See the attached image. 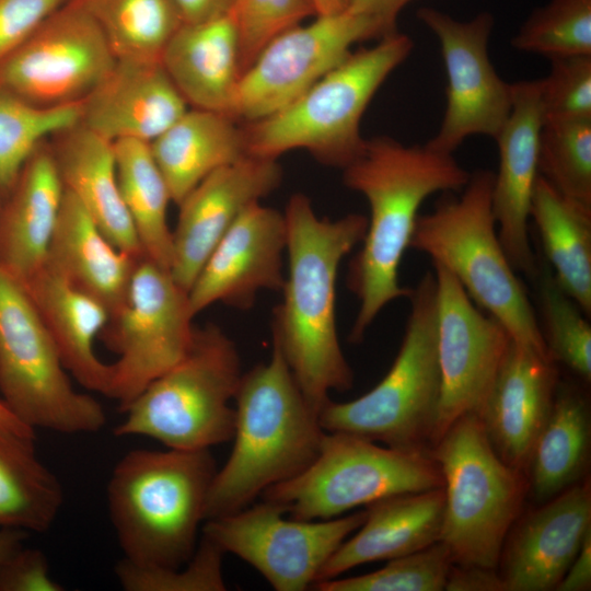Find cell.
Here are the masks:
<instances>
[{
    "mask_svg": "<svg viewBox=\"0 0 591 591\" xmlns=\"http://www.w3.org/2000/svg\"><path fill=\"white\" fill-rule=\"evenodd\" d=\"M538 173L564 196L591 207V118L544 121Z\"/></svg>",
    "mask_w": 591,
    "mask_h": 591,
    "instance_id": "74e56055",
    "label": "cell"
},
{
    "mask_svg": "<svg viewBox=\"0 0 591 591\" xmlns=\"http://www.w3.org/2000/svg\"><path fill=\"white\" fill-rule=\"evenodd\" d=\"M115 60L83 0H68L0 63V86L37 106L82 102Z\"/></svg>",
    "mask_w": 591,
    "mask_h": 591,
    "instance_id": "5bb4252c",
    "label": "cell"
},
{
    "mask_svg": "<svg viewBox=\"0 0 591 591\" xmlns=\"http://www.w3.org/2000/svg\"><path fill=\"white\" fill-rule=\"evenodd\" d=\"M417 16L440 44L448 81L442 121L427 144L453 154L468 137L495 140L510 114L512 90L489 58L493 14L483 11L462 21L424 7L418 9Z\"/></svg>",
    "mask_w": 591,
    "mask_h": 591,
    "instance_id": "2e32d148",
    "label": "cell"
},
{
    "mask_svg": "<svg viewBox=\"0 0 591 591\" xmlns=\"http://www.w3.org/2000/svg\"><path fill=\"white\" fill-rule=\"evenodd\" d=\"M287 228L283 212L251 205L225 232L188 291L196 316L215 303L251 309L259 291H281Z\"/></svg>",
    "mask_w": 591,
    "mask_h": 591,
    "instance_id": "d6986e66",
    "label": "cell"
},
{
    "mask_svg": "<svg viewBox=\"0 0 591 591\" xmlns=\"http://www.w3.org/2000/svg\"><path fill=\"white\" fill-rule=\"evenodd\" d=\"M366 510L326 520H298L278 506L256 505L205 521L201 534L256 569L277 591L313 587L326 561L363 523Z\"/></svg>",
    "mask_w": 591,
    "mask_h": 591,
    "instance_id": "4fadbf2b",
    "label": "cell"
},
{
    "mask_svg": "<svg viewBox=\"0 0 591 591\" xmlns=\"http://www.w3.org/2000/svg\"><path fill=\"white\" fill-rule=\"evenodd\" d=\"M0 426L25 438H35L34 429L18 420L0 398Z\"/></svg>",
    "mask_w": 591,
    "mask_h": 591,
    "instance_id": "816d5d0a",
    "label": "cell"
},
{
    "mask_svg": "<svg viewBox=\"0 0 591 591\" xmlns=\"http://www.w3.org/2000/svg\"><path fill=\"white\" fill-rule=\"evenodd\" d=\"M81 118L82 102L37 106L0 86V196H7L48 136L76 127Z\"/></svg>",
    "mask_w": 591,
    "mask_h": 591,
    "instance_id": "d590c367",
    "label": "cell"
},
{
    "mask_svg": "<svg viewBox=\"0 0 591 591\" xmlns=\"http://www.w3.org/2000/svg\"><path fill=\"white\" fill-rule=\"evenodd\" d=\"M113 146L121 198L143 256L170 270L173 244L166 211L172 199L150 144L126 138Z\"/></svg>",
    "mask_w": 591,
    "mask_h": 591,
    "instance_id": "836d02e7",
    "label": "cell"
},
{
    "mask_svg": "<svg viewBox=\"0 0 591 591\" xmlns=\"http://www.w3.org/2000/svg\"><path fill=\"white\" fill-rule=\"evenodd\" d=\"M591 587V534L557 584V591H586Z\"/></svg>",
    "mask_w": 591,
    "mask_h": 591,
    "instance_id": "c3c4849f",
    "label": "cell"
},
{
    "mask_svg": "<svg viewBox=\"0 0 591 591\" xmlns=\"http://www.w3.org/2000/svg\"><path fill=\"white\" fill-rule=\"evenodd\" d=\"M444 590L506 591V587L497 568L453 564Z\"/></svg>",
    "mask_w": 591,
    "mask_h": 591,
    "instance_id": "bcb514c9",
    "label": "cell"
},
{
    "mask_svg": "<svg viewBox=\"0 0 591 591\" xmlns=\"http://www.w3.org/2000/svg\"><path fill=\"white\" fill-rule=\"evenodd\" d=\"M540 80L544 121L591 118V55L549 58Z\"/></svg>",
    "mask_w": 591,
    "mask_h": 591,
    "instance_id": "7bdbcfd3",
    "label": "cell"
},
{
    "mask_svg": "<svg viewBox=\"0 0 591 591\" xmlns=\"http://www.w3.org/2000/svg\"><path fill=\"white\" fill-rule=\"evenodd\" d=\"M234 402V443L212 478L205 521L240 511L302 473L325 432L274 344L267 362L242 374Z\"/></svg>",
    "mask_w": 591,
    "mask_h": 591,
    "instance_id": "3957f363",
    "label": "cell"
},
{
    "mask_svg": "<svg viewBox=\"0 0 591 591\" xmlns=\"http://www.w3.org/2000/svg\"><path fill=\"white\" fill-rule=\"evenodd\" d=\"M541 334L549 358L583 381L591 380V326L579 305L563 291L548 265L537 268Z\"/></svg>",
    "mask_w": 591,
    "mask_h": 591,
    "instance_id": "8d00e7d4",
    "label": "cell"
},
{
    "mask_svg": "<svg viewBox=\"0 0 591 591\" xmlns=\"http://www.w3.org/2000/svg\"><path fill=\"white\" fill-rule=\"evenodd\" d=\"M223 551L201 534L194 554L179 567L141 565L123 558L115 567L126 591H223Z\"/></svg>",
    "mask_w": 591,
    "mask_h": 591,
    "instance_id": "60d3db41",
    "label": "cell"
},
{
    "mask_svg": "<svg viewBox=\"0 0 591 591\" xmlns=\"http://www.w3.org/2000/svg\"><path fill=\"white\" fill-rule=\"evenodd\" d=\"M22 286L67 371L88 391L107 396L112 364L95 351V340L109 320L107 310L46 266Z\"/></svg>",
    "mask_w": 591,
    "mask_h": 591,
    "instance_id": "83f0119b",
    "label": "cell"
},
{
    "mask_svg": "<svg viewBox=\"0 0 591 591\" xmlns=\"http://www.w3.org/2000/svg\"><path fill=\"white\" fill-rule=\"evenodd\" d=\"M432 453L443 476L440 542L453 564L498 568L525 497L523 473L498 456L476 413L456 419Z\"/></svg>",
    "mask_w": 591,
    "mask_h": 591,
    "instance_id": "9c48e42d",
    "label": "cell"
},
{
    "mask_svg": "<svg viewBox=\"0 0 591 591\" xmlns=\"http://www.w3.org/2000/svg\"><path fill=\"white\" fill-rule=\"evenodd\" d=\"M230 11L239 36L242 73L270 40L316 15L312 0H234Z\"/></svg>",
    "mask_w": 591,
    "mask_h": 591,
    "instance_id": "b9f144b4",
    "label": "cell"
},
{
    "mask_svg": "<svg viewBox=\"0 0 591 591\" xmlns=\"http://www.w3.org/2000/svg\"><path fill=\"white\" fill-rule=\"evenodd\" d=\"M316 15L336 14L349 8L350 0H312Z\"/></svg>",
    "mask_w": 591,
    "mask_h": 591,
    "instance_id": "f5cc1de1",
    "label": "cell"
},
{
    "mask_svg": "<svg viewBox=\"0 0 591 591\" xmlns=\"http://www.w3.org/2000/svg\"><path fill=\"white\" fill-rule=\"evenodd\" d=\"M453 565L449 549L437 542L421 551L389 559L379 570L316 582L318 591H442Z\"/></svg>",
    "mask_w": 591,
    "mask_h": 591,
    "instance_id": "ab89813d",
    "label": "cell"
},
{
    "mask_svg": "<svg viewBox=\"0 0 591 591\" xmlns=\"http://www.w3.org/2000/svg\"><path fill=\"white\" fill-rule=\"evenodd\" d=\"M60 135L50 148L65 189L78 199L117 248L143 256L121 198L113 142L82 124Z\"/></svg>",
    "mask_w": 591,
    "mask_h": 591,
    "instance_id": "f1b7e54d",
    "label": "cell"
},
{
    "mask_svg": "<svg viewBox=\"0 0 591 591\" xmlns=\"http://www.w3.org/2000/svg\"><path fill=\"white\" fill-rule=\"evenodd\" d=\"M1 204H2V202L0 201V209H1Z\"/></svg>",
    "mask_w": 591,
    "mask_h": 591,
    "instance_id": "db71d44e",
    "label": "cell"
},
{
    "mask_svg": "<svg viewBox=\"0 0 591 591\" xmlns=\"http://www.w3.org/2000/svg\"><path fill=\"white\" fill-rule=\"evenodd\" d=\"M591 534L590 483H577L524 515L499 563L506 591L555 590Z\"/></svg>",
    "mask_w": 591,
    "mask_h": 591,
    "instance_id": "44dd1931",
    "label": "cell"
},
{
    "mask_svg": "<svg viewBox=\"0 0 591 591\" xmlns=\"http://www.w3.org/2000/svg\"><path fill=\"white\" fill-rule=\"evenodd\" d=\"M470 175L451 153L387 136L367 139L361 153L343 169L344 184L362 195L370 209L362 245L346 277L359 302L351 343L363 340L387 304L409 296L412 288L398 282V269L422 202L439 192H460Z\"/></svg>",
    "mask_w": 591,
    "mask_h": 591,
    "instance_id": "7a4b0ae2",
    "label": "cell"
},
{
    "mask_svg": "<svg viewBox=\"0 0 591 591\" xmlns=\"http://www.w3.org/2000/svg\"><path fill=\"white\" fill-rule=\"evenodd\" d=\"M283 216L288 274L273 314V344L318 414L329 392L352 387L336 327V280L343 259L362 242L368 219L361 213L321 218L301 193L289 198Z\"/></svg>",
    "mask_w": 591,
    "mask_h": 591,
    "instance_id": "6da1fadb",
    "label": "cell"
},
{
    "mask_svg": "<svg viewBox=\"0 0 591 591\" xmlns=\"http://www.w3.org/2000/svg\"><path fill=\"white\" fill-rule=\"evenodd\" d=\"M50 575L45 554L22 546L0 564V591H62Z\"/></svg>",
    "mask_w": 591,
    "mask_h": 591,
    "instance_id": "f6af8a7d",
    "label": "cell"
},
{
    "mask_svg": "<svg viewBox=\"0 0 591 591\" xmlns=\"http://www.w3.org/2000/svg\"><path fill=\"white\" fill-rule=\"evenodd\" d=\"M65 187L51 148L40 144L0 209V270L25 285L46 264Z\"/></svg>",
    "mask_w": 591,
    "mask_h": 591,
    "instance_id": "cb8c5ba5",
    "label": "cell"
},
{
    "mask_svg": "<svg viewBox=\"0 0 591 591\" xmlns=\"http://www.w3.org/2000/svg\"><path fill=\"white\" fill-rule=\"evenodd\" d=\"M432 265L441 373V401L431 441L433 447L456 419L477 413L512 337L499 321L482 312L450 271Z\"/></svg>",
    "mask_w": 591,
    "mask_h": 591,
    "instance_id": "e0dca14e",
    "label": "cell"
},
{
    "mask_svg": "<svg viewBox=\"0 0 591 591\" xmlns=\"http://www.w3.org/2000/svg\"><path fill=\"white\" fill-rule=\"evenodd\" d=\"M559 381L551 358L512 339L476 413L498 456L522 473L549 415Z\"/></svg>",
    "mask_w": 591,
    "mask_h": 591,
    "instance_id": "7402d4cb",
    "label": "cell"
},
{
    "mask_svg": "<svg viewBox=\"0 0 591 591\" xmlns=\"http://www.w3.org/2000/svg\"><path fill=\"white\" fill-rule=\"evenodd\" d=\"M530 218L558 286L591 315V207L572 200L537 176Z\"/></svg>",
    "mask_w": 591,
    "mask_h": 591,
    "instance_id": "1f68e13d",
    "label": "cell"
},
{
    "mask_svg": "<svg viewBox=\"0 0 591 591\" xmlns=\"http://www.w3.org/2000/svg\"><path fill=\"white\" fill-rule=\"evenodd\" d=\"M407 299L405 333L389 372L356 399L329 398L318 412L325 431L394 448H430L441 401L433 270L424 274Z\"/></svg>",
    "mask_w": 591,
    "mask_h": 591,
    "instance_id": "ba28073f",
    "label": "cell"
},
{
    "mask_svg": "<svg viewBox=\"0 0 591 591\" xmlns=\"http://www.w3.org/2000/svg\"><path fill=\"white\" fill-rule=\"evenodd\" d=\"M413 1L416 0H350L348 9L369 18L382 38L397 32V18Z\"/></svg>",
    "mask_w": 591,
    "mask_h": 591,
    "instance_id": "7dc6e473",
    "label": "cell"
},
{
    "mask_svg": "<svg viewBox=\"0 0 591 591\" xmlns=\"http://www.w3.org/2000/svg\"><path fill=\"white\" fill-rule=\"evenodd\" d=\"M27 532L16 529H0V564L23 546Z\"/></svg>",
    "mask_w": 591,
    "mask_h": 591,
    "instance_id": "f907efd6",
    "label": "cell"
},
{
    "mask_svg": "<svg viewBox=\"0 0 591 591\" xmlns=\"http://www.w3.org/2000/svg\"><path fill=\"white\" fill-rule=\"evenodd\" d=\"M160 61L188 106L231 117L242 76L231 11L207 21L183 23Z\"/></svg>",
    "mask_w": 591,
    "mask_h": 591,
    "instance_id": "484cf974",
    "label": "cell"
},
{
    "mask_svg": "<svg viewBox=\"0 0 591 591\" xmlns=\"http://www.w3.org/2000/svg\"><path fill=\"white\" fill-rule=\"evenodd\" d=\"M194 317L188 291L169 269L142 256L124 305L102 332L118 356L111 363L107 397L120 410L188 352L196 332Z\"/></svg>",
    "mask_w": 591,
    "mask_h": 591,
    "instance_id": "7c38bea8",
    "label": "cell"
},
{
    "mask_svg": "<svg viewBox=\"0 0 591 591\" xmlns=\"http://www.w3.org/2000/svg\"><path fill=\"white\" fill-rule=\"evenodd\" d=\"M413 48V39L397 31L351 51L292 103L242 126L247 154L278 160L305 150L343 170L364 147L360 124L371 100Z\"/></svg>",
    "mask_w": 591,
    "mask_h": 591,
    "instance_id": "8992f818",
    "label": "cell"
},
{
    "mask_svg": "<svg viewBox=\"0 0 591 591\" xmlns=\"http://www.w3.org/2000/svg\"><path fill=\"white\" fill-rule=\"evenodd\" d=\"M511 45L548 59L591 55V0H548L531 12Z\"/></svg>",
    "mask_w": 591,
    "mask_h": 591,
    "instance_id": "f35d334b",
    "label": "cell"
},
{
    "mask_svg": "<svg viewBox=\"0 0 591 591\" xmlns=\"http://www.w3.org/2000/svg\"><path fill=\"white\" fill-rule=\"evenodd\" d=\"M242 374L234 341L216 324L196 327L188 352L121 410L114 433L186 451L228 442L235 425L230 403Z\"/></svg>",
    "mask_w": 591,
    "mask_h": 591,
    "instance_id": "52a82bcc",
    "label": "cell"
},
{
    "mask_svg": "<svg viewBox=\"0 0 591 591\" xmlns=\"http://www.w3.org/2000/svg\"><path fill=\"white\" fill-rule=\"evenodd\" d=\"M68 0H0V63Z\"/></svg>",
    "mask_w": 591,
    "mask_h": 591,
    "instance_id": "ee69618b",
    "label": "cell"
},
{
    "mask_svg": "<svg viewBox=\"0 0 591 591\" xmlns=\"http://www.w3.org/2000/svg\"><path fill=\"white\" fill-rule=\"evenodd\" d=\"M116 59L160 61L183 24L173 0H83Z\"/></svg>",
    "mask_w": 591,
    "mask_h": 591,
    "instance_id": "e575fe53",
    "label": "cell"
},
{
    "mask_svg": "<svg viewBox=\"0 0 591 591\" xmlns=\"http://www.w3.org/2000/svg\"><path fill=\"white\" fill-rule=\"evenodd\" d=\"M493 185V171L472 173L459 196L448 194L432 211L418 215L409 248L450 271L513 340L549 358L535 310L497 233Z\"/></svg>",
    "mask_w": 591,
    "mask_h": 591,
    "instance_id": "5b68a950",
    "label": "cell"
},
{
    "mask_svg": "<svg viewBox=\"0 0 591 591\" xmlns=\"http://www.w3.org/2000/svg\"><path fill=\"white\" fill-rule=\"evenodd\" d=\"M314 18L270 40L242 73L234 120L246 124L279 112L340 63L354 45L380 39L375 24L350 9Z\"/></svg>",
    "mask_w": 591,
    "mask_h": 591,
    "instance_id": "9a60e30c",
    "label": "cell"
},
{
    "mask_svg": "<svg viewBox=\"0 0 591 591\" xmlns=\"http://www.w3.org/2000/svg\"><path fill=\"white\" fill-rule=\"evenodd\" d=\"M510 114L495 139L493 211L497 233L517 273L534 277L537 264L529 236L530 206L538 173L540 135L544 124L540 80L511 83Z\"/></svg>",
    "mask_w": 591,
    "mask_h": 591,
    "instance_id": "ffe728a7",
    "label": "cell"
},
{
    "mask_svg": "<svg viewBox=\"0 0 591 591\" xmlns=\"http://www.w3.org/2000/svg\"><path fill=\"white\" fill-rule=\"evenodd\" d=\"M183 23H198L228 13L234 0H173Z\"/></svg>",
    "mask_w": 591,
    "mask_h": 591,
    "instance_id": "681fc988",
    "label": "cell"
},
{
    "mask_svg": "<svg viewBox=\"0 0 591 591\" xmlns=\"http://www.w3.org/2000/svg\"><path fill=\"white\" fill-rule=\"evenodd\" d=\"M33 441L0 426V529L45 532L61 509V484Z\"/></svg>",
    "mask_w": 591,
    "mask_h": 591,
    "instance_id": "d6a6232c",
    "label": "cell"
},
{
    "mask_svg": "<svg viewBox=\"0 0 591 591\" xmlns=\"http://www.w3.org/2000/svg\"><path fill=\"white\" fill-rule=\"evenodd\" d=\"M0 393L28 428L60 433L100 431L106 416L74 390L59 352L24 287L0 270Z\"/></svg>",
    "mask_w": 591,
    "mask_h": 591,
    "instance_id": "8fae6325",
    "label": "cell"
},
{
    "mask_svg": "<svg viewBox=\"0 0 591 591\" xmlns=\"http://www.w3.org/2000/svg\"><path fill=\"white\" fill-rule=\"evenodd\" d=\"M590 441V410L584 395L559 381L525 470L531 495L537 502L579 483L587 471Z\"/></svg>",
    "mask_w": 591,
    "mask_h": 591,
    "instance_id": "4dcf8cb0",
    "label": "cell"
},
{
    "mask_svg": "<svg viewBox=\"0 0 591 591\" xmlns=\"http://www.w3.org/2000/svg\"><path fill=\"white\" fill-rule=\"evenodd\" d=\"M141 257L117 248L78 199L65 189L48 248L47 268L99 301L112 317L127 299Z\"/></svg>",
    "mask_w": 591,
    "mask_h": 591,
    "instance_id": "d4e9b609",
    "label": "cell"
},
{
    "mask_svg": "<svg viewBox=\"0 0 591 591\" xmlns=\"http://www.w3.org/2000/svg\"><path fill=\"white\" fill-rule=\"evenodd\" d=\"M443 511V487L396 495L368 505L363 523L326 561L316 582L339 577L363 564L405 556L440 542Z\"/></svg>",
    "mask_w": 591,
    "mask_h": 591,
    "instance_id": "4316f807",
    "label": "cell"
},
{
    "mask_svg": "<svg viewBox=\"0 0 591 591\" xmlns=\"http://www.w3.org/2000/svg\"><path fill=\"white\" fill-rule=\"evenodd\" d=\"M188 108L161 61L116 59L82 101L81 124L111 142L150 143Z\"/></svg>",
    "mask_w": 591,
    "mask_h": 591,
    "instance_id": "603a6c76",
    "label": "cell"
},
{
    "mask_svg": "<svg viewBox=\"0 0 591 591\" xmlns=\"http://www.w3.org/2000/svg\"><path fill=\"white\" fill-rule=\"evenodd\" d=\"M442 487L430 448L380 447L350 433L325 431L310 466L262 496L292 519L326 520L387 497Z\"/></svg>",
    "mask_w": 591,
    "mask_h": 591,
    "instance_id": "30bf717a",
    "label": "cell"
},
{
    "mask_svg": "<svg viewBox=\"0 0 591 591\" xmlns=\"http://www.w3.org/2000/svg\"><path fill=\"white\" fill-rule=\"evenodd\" d=\"M282 169L276 159L245 155L202 179L177 205L172 231L171 275L189 291L211 252L253 204L277 189Z\"/></svg>",
    "mask_w": 591,
    "mask_h": 591,
    "instance_id": "ac0fdd59",
    "label": "cell"
},
{
    "mask_svg": "<svg viewBox=\"0 0 591 591\" xmlns=\"http://www.w3.org/2000/svg\"><path fill=\"white\" fill-rule=\"evenodd\" d=\"M235 121L190 107L149 143L173 202L178 205L208 175L247 155L243 128Z\"/></svg>",
    "mask_w": 591,
    "mask_h": 591,
    "instance_id": "f546056e",
    "label": "cell"
},
{
    "mask_svg": "<svg viewBox=\"0 0 591 591\" xmlns=\"http://www.w3.org/2000/svg\"><path fill=\"white\" fill-rule=\"evenodd\" d=\"M217 471L210 450H132L115 465L106 497L124 558L179 567L198 544Z\"/></svg>",
    "mask_w": 591,
    "mask_h": 591,
    "instance_id": "277c9868",
    "label": "cell"
}]
</instances>
